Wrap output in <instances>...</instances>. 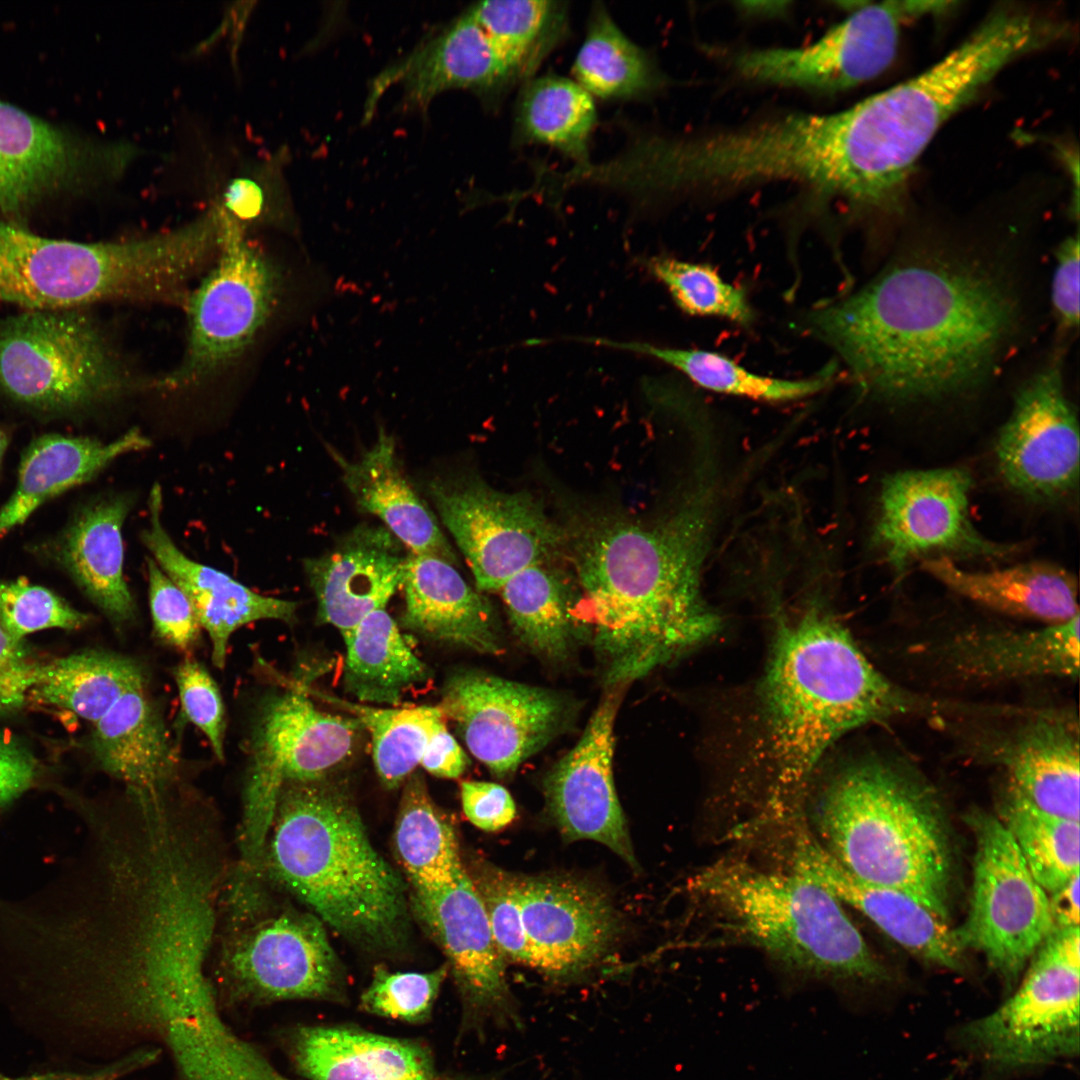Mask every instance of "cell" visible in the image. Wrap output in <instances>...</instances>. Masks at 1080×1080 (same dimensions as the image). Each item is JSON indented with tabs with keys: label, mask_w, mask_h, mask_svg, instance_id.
Listing matches in <instances>:
<instances>
[{
	"label": "cell",
	"mask_w": 1080,
	"mask_h": 1080,
	"mask_svg": "<svg viewBox=\"0 0 1080 1080\" xmlns=\"http://www.w3.org/2000/svg\"><path fill=\"white\" fill-rule=\"evenodd\" d=\"M1017 316L1001 275L930 254L893 264L854 294L818 306L805 325L840 356L863 393L908 403L978 386Z\"/></svg>",
	"instance_id": "obj_1"
},
{
	"label": "cell",
	"mask_w": 1080,
	"mask_h": 1080,
	"mask_svg": "<svg viewBox=\"0 0 1080 1080\" xmlns=\"http://www.w3.org/2000/svg\"><path fill=\"white\" fill-rule=\"evenodd\" d=\"M711 517L704 487L655 524L610 519L566 533L581 589L574 618L592 632L608 688L626 687L718 631L701 591Z\"/></svg>",
	"instance_id": "obj_2"
},
{
	"label": "cell",
	"mask_w": 1080,
	"mask_h": 1080,
	"mask_svg": "<svg viewBox=\"0 0 1080 1080\" xmlns=\"http://www.w3.org/2000/svg\"><path fill=\"white\" fill-rule=\"evenodd\" d=\"M927 704L882 675L823 609L782 620L760 689L754 750L765 773L766 815L798 810L822 756L841 736Z\"/></svg>",
	"instance_id": "obj_3"
},
{
	"label": "cell",
	"mask_w": 1080,
	"mask_h": 1080,
	"mask_svg": "<svg viewBox=\"0 0 1080 1080\" xmlns=\"http://www.w3.org/2000/svg\"><path fill=\"white\" fill-rule=\"evenodd\" d=\"M262 869L274 886L369 950L392 952L407 936L404 883L372 845L342 787L322 779L282 788Z\"/></svg>",
	"instance_id": "obj_4"
},
{
	"label": "cell",
	"mask_w": 1080,
	"mask_h": 1080,
	"mask_svg": "<svg viewBox=\"0 0 1080 1080\" xmlns=\"http://www.w3.org/2000/svg\"><path fill=\"white\" fill-rule=\"evenodd\" d=\"M813 820L851 875L905 892L949 922L952 849L934 790L898 760L869 758L825 787Z\"/></svg>",
	"instance_id": "obj_5"
},
{
	"label": "cell",
	"mask_w": 1080,
	"mask_h": 1080,
	"mask_svg": "<svg viewBox=\"0 0 1080 1080\" xmlns=\"http://www.w3.org/2000/svg\"><path fill=\"white\" fill-rule=\"evenodd\" d=\"M692 888L720 914L723 929L793 970L840 980L887 978L841 902L793 869L720 860L697 873Z\"/></svg>",
	"instance_id": "obj_6"
},
{
	"label": "cell",
	"mask_w": 1080,
	"mask_h": 1080,
	"mask_svg": "<svg viewBox=\"0 0 1080 1080\" xmlns=\"http://www.w3.org/2000/svg\"><path fill=\"white\" fill-rule=\"evenodd\" d=\"M264 874L231 870L221 902L211 979L221 1006L349 1001L344 969L312 913L278 910Z\"/></svg>",
	"instance_id": "obj_7"
},
{
	"label": "cell",
	"mask_w": 1080,
	"mask_h": 1080,
	"mask_svg": "<svg viewBox=\"0 0 1080 1080\" xmlns=\"http://www.w3.org/2000/svg\"><path fill=\"white\" fill-rule=\"evenodd\" d=\"M304 677L289 689L267 695L251 728L248 767L238 836L239 865L262 866L267 837L282 788L324 779L349 758L361 723L318 709Z\"/></svg>",
	"instance_id": "obj_8"
},
{
	"label": "cell",
	"mask_w": 1080,
	"mask_h": 1080,
	"mask_svg": "<svg viewBox=\"0 0 1080 1080\" xmlns=\"http://www.w3.org/2000/svg\"><path fill=\"white\" fill-rule=\"evenodd\" d=\"M126 386L110 344L81 308L25 309L0 320V392L13 401L64 413Z\"/></svg>",
	"instance_id": "obj_9"
},
{
	"label": "cell",
	"mask_w": 1080,
	"mask_h": 1080,
	"mask_svg": "<svg viewBox=\"0 0 1080 1080\" xmlns=\"http://www.w3.org/2000/svg\"><path fill=\"white\" fill-rule=\"evenodd\" d=\"M148 239L83 243L52 239L0 220V302L24 309L147 301L160 280Z\"/></svg>",
	"instance_id": "obj_10"
},
{
	"label": "cell",
	"mask_w": 1080,
	"mask_h": 1080,
	"mask_svg": "<svg viewBox=\"0 0 1080 1080\" xmlns=\"http://www.w3.org/2000/svg\"><path fill=\"white\" fill-rule=\"evenodd\" d=\"M1079 927L1054 929L1022 983L999 1008L969 1023L968 1043L1001 1068L1047 1064L1079 1049Z\"/></svg>",
	"instance_id": "obj_11"
},
{
	"label": "cell",
	"mask_w": 1080,
	"mask_h": 1080,
	"mask_svg": "<svg viewBox=\"0 0 1080 1080\" xmlns=\"http://www.w3.org/2000/svg\"><path fill=\"white\" fill-rule=\"evenodd\" d=\"M220 209L215 264L189 298L187 345L161 382L168 388L198 382L239 357L279 298V273L246 239L240 221Z\"/></svg>",
	"instance_id": "obj_12"
},
{
	"label": "cell",
	"mask_w": 1080,
	"mask_h": 1080,
	"mask_svg": "<svg viewBox=\"0 0 1080 1080\" xmlns=\"http://www.w3.org/2000/svg\"><path fill=\"white\" fill-rule=\"evenodd\" d=\"M967 823L976 842L973 883L967 918L956 935L964 950L981 952L1011 987L1054 930L1049 896L998 817L977 811Z\"/></svg>",
	"instance_id": "obj_13"
},
{
	"label": "cell",
	"mask_w": 1080,
	"mask_h": 1080,
	"mask_svg": "<svg viewBox=\"0 0 1080 1080\" xmlns=\"http://www.w3.org/2000/svg\"><path fill=\"white\" fill-rule=\"evenodd\" d=\"M428 492L478 591H499L520 571L550 561L566 541L528 492H503L471 473L434 478Z\"/></svg>",
	"instance_id": "obj_14"
},
{
	"label": "cell",
	"mask_w": 1080,
	"mask_h": 1080,
	"mask_svg": "<svg viewBox=\"0 0 1080 1080\" xmlns=\"http://www.w3.org/2000/svg\"><path fill=\"white\" fill-rule=\"evenodd\" d=\"M418 919L447 957L460 1000L455 1043L484 1039L491 1028L521 1029L519 1004L506 979L488 915L468 869L462 864L450 877L412 886Z\"/></svg>",
	"instance_id": "obj_15"
},
{
	"label": "cell",
	"mask_w": 1080,
	"mask_h": 1080,
	"mask_svg": "<svg viewBox=\"0 0 1080 1080\" xmlns=\"http://www.w3.org/2000/svg\"><path fill=\"white\" fill-rule=\"evenodd\" d=\"M949 4L885 1L864 6L808 46L737 53L734 69L745 80L759 84L846 90L879 76L891 65L907 24Z\"/></svg>",
	"instance_id": "obj_16"
},
{
	"label": "cell",
	"mask_w": 1080,
	"mask_h": 1080,
	"mask_svg": "<svg viewBox=\"0 0 1080 1080\" xmlns=\"http://www.w3.org/2000/svg\"><path fill=\"white\" fill-rule=\"evenodd\" d=\"M970 474L948 467L900 471L881 484L874 543L898 573L932 552L1002 558L1015 546L983 536L969 514Z\"/></svg>",
	"instance_id": "obj_17"
},
{
	"label": "cell",
	"mask_w": 1080,
	"mask_h": 1080,
	"mask_svg": "<svg viewBox=\"0 0 1080 1080\" xmlns=\"http://www.w3.org/2000/svg\"><path fill=\"white\" fill-rule=\"evenodd\" d=\"M438 706L473 756L499 778L548 744L568 714L552 690L472 669L448 677Z\"/></svg>",
	"instance_id": "obj_18"
},
{
	"label": "cell",
	"mask_w": 1080,
	"mask_h": 1080,
	"mask_svg": "<svg viewBox=\"0 0 1080 1080\" xmlns=\"http://www.w3.org/2000/svg\"><path fill=\"white\" fill-rule=\"evenodd\" d=\"M136 155L129 144L73 135L0 100V214L119 178Z\"/></svg>",
	"instance_id": "obj_19"
},
{
	"label": "cell",
	"mask_w": 1080,
	"mask_h": 1080,
	"mask_svg": "<svg viewBox=\"0 0 1080 1080\" xmlns=\"http://www.w3.org/2000/svg\"><path fill=\"white\" fill-rule=\"evenodd\" d=\"M1079 448L1078 421L1060 369L1049 366L1016 394L995 446L998 472L1016 494L1056 503L1077 489Z\"/></svg>",
	"instance_id": "obj_20"
},
{
	"label": "cell",
	"mask_w": 1080,
	"mask_h": 1080,
	"mask_svg": "<svg viewBox=\"0 0 1080 1080\" xmlns=\"http://www.w3.org/2000/svg\"><path fill=\"white\" fill-rule=\"evenodd\" d=\"M515 881L530 968L555 982L576 980L616 943L621 920L609 898L592 884L516 874Z\"/></svg>",
	"instance_id": "obj_21"
},
{
	"label": "cell",
	"mask_w": 1080,
	"mask_h": 1080,
	"mask_svg": "<svg viewBox=\"0 0 1080 1080\" xmlns=\"http://www.w3.org/2000/svg\"><path fill=\"white\" fill-rule=\"evenodd\" d=\"M624 688H608L579 741L546 776L544 791L550 815L566 839L599 842L637 869L612 769Z\"/></svg>",
	"instance_id": "obj_22"
},
{
	"label": "cell",
	"mask_w": 1080,
	"mask_h": 1080,
	"mask_svg": "<svg viewBox=\"0 0 1080 1080\" xmlns=\"http://www.w3.org/2000/svg\"><path fill=\"white\" fill-rule=\"evenodd\" d=\"M924 653L945 676L974 683L1076 678L1079 615L1037 629L972 627L930 643Z\"/></svg>",
	"instance_id": "obj_23"
},
{
	"label": "cell",
	"mask_w": 1080,
	"mask_h": 1080,
	"mask_svg": "<svg viewBox=\"0 0 1080 1080\" xmlns=\"http://www.w3.org/2000/svg\"><path fill=\"white\" fill-rule=\"evenodd\" d=\"M409 554L386 528L355 527L326 552L303 561L317 600V618L343 636L385 608L402 585Z\"/></svg>",
	"instance_id": "obj_24"
},
{
	"label": "cell",
	"mask_w": 1080,
	"mask_h": 1080,
	"mask_svg": "<svg viewBox=\"0 0 1080 1080\" xmlns=\"http://www.w3.org/2000/svg\"><path fill=\"white\" fill-rule=\"evenodd\" d=\"M792 869L860 911L920 960L949 970L962 969L965 950L947 921L905 892L854 877L811 835L800 833L796 838Z\"/></svg>",
	"instance_id": "obj_25"
},
{
	"label": "cell",
	"mask_w": 1080,
	"mask_h": 1080,
	"mask_svg": "<svg viewBox=\"0 0 1080 1080\" xmlns=\"http://www.w3.org/2000/svg\"><path fill=\"white\" fill-rule=\"evenodd\" d=\"M281 1046L307 1080H431L439 1070L426 1041L352 1024H296L281 1033Z\"/></svg>",
	"instance_id": "obj_26"
},
{
	"label": "cell",
	"mask_w": 1080,
	"mask_h": 1080,
	"mask_svg": "<svg viewBox=\"0 0 1080 1080\" xmlns=\"http://www.w3.org/2000/svg\"><path fill=\"white\" fill-rule=\"evenodd\" d=\"M162 501V489L156 483L148 501L149 525L141 539L155 562L190 600L209 635L215 667H225L230 637L239 628L260 620L296 621L297 602L256 593L230 575L186 556L163 526Z\"/></svg>",
	"instance_id": "obj_27"
},
{
	"label": "cell",
	"mask_w": 1080,
	"mask_h": 1080,
	"mask_svg": "<svg viewBox=\"0 0 1080 1080\" xmlns=\"http://www.w3.org/2000/svg\"><path fill=\"white\" fill-rule=\"evenodd\" d=\"M985 754L1037 808L1079 821V723L1071 710L1032 712Z\"/></svg>",
	"instance_id": "obj_28"
},
{
	"label": "cell",
	"mask_w": 1080,
	"mask_h": 1080,
	"mask_svg": "<svg viewBox=\"0 0 1080 1080\" xmlns=\"http://www.w3.org/2000/svg\"><path fill=\"white\" fill-rule=\"evenodd\" d=\"M91 749L100 768L128 794L157 796L185 784L178 752L147 683L128 690L94 723Z\"/></svg>",
	"instance_id": "obj_29"
},
{
	"label": "cell",
	"mask_w": 1080,
	"mask_h": 1080,
	"mask_svg": "<svg viewBox=\"0 0 1080 1080\" xmlns=\"http://www.w3.org/2000/svg\"><path fill=\"white\" fill-rule=\"evenodd\" d=\"M402 586L406 628L430 640L481 654L502 651L491 603L467 584L452 563L410 553Z\"/></svg>",
	"instance_id": "obj_30"
},
{
	"label": "cell",
	"mask_w": 1080,
	"mask_h": 1080,
	"mask_svg": "<svg viewBox=\"0 0 1080 1080\" xmlns=\"http://www.w3.org/2000/svg\"><path fill=\"white\" fill-rule=\"evenodd\" d=\"M328 451L361 510L382 520L411 553L455 563L456 557L435 515L407 480L394 438L385 429H379L376 442L356 460L344 458L331 447Z\"/></svg>",
	"instance_id": "obj_31"
},
{
	"label": "cell",
	"mask_w": 1080,
	"mask_h": 1080,
	"mask_svg": "<svg viewBox=\"0 0 1080 1080\" xmlns=\"http://www.w3.org/2000/svg\"><path fill=\"white\" fill-rule=\"evenodd\" d=\"M921 569L953 592L1003 614L1043 625L1064 623L1079 615L1076 578L1052 563L970 571L940 555L922 560Z\"/></svg>",
	"instance_id": "obj_32"
},
{
	"label": "cell",
	"mask_w": 1080,
	"mask_h": 1080,
	"mask_svg": "<svg viewBox=\"0 0 1080 1080\" xmlns=\"http://www.w3.org/2000/svg\"><path fill=\"white\" fill-rule=\"evenodd\" d=\"M392 75L384 81H402L408 102L418 106L451 88L491 92L517 81L469 10L417 49Z\"/></svg>",
	"instance_id": "obj_33"
},
{
	"label": "cell",
	"mask_w": 1080,
	"mask_h": 1080,
	"mask_svg": "<svg viewBox=\"0 0 1080 1080\" xmlns=\"http://www.w3.org/2000/svg\"><path fill=\"white\" fill-rule=\"evenodd\" d=\"M131 505L128 496L89 505L67 529L59 552L80 589L118 627L136 616V604L123 574L122 527Z\"/></svg>",
	"instance_id": "obj_34"
},
{
	"label": "cell",
	"mask_w": 1080,
	"mask_h": 1080,
	"mask_svg": "<svg viewBox=\"0 0 1080 1080\" xmlns=\"http://www.w3.org/2000/svg\"><path fill=\"white\" fill-rule=\"evenodd\" d=\"M150 445L136 428L109 443L59 434L37 438L25 450L16 489L0 510V536L47 500L89 481L117 457Z\"/></svg>",
	"instance_id": "obj_35"
},
{
	"label": "cell",
	"mask_w": 1080,
	"mask_h": 1080,
	"mask_svg": "<svg viewBox=\"0 0 1080 1080\" xmlns=\"http://www.w3.org/2000/svg\"><path fill=\"white\" fill-rule=\"evenodd\" d=\"M342 637L343 687L362 704L399 707L410 691L430 679V669L384 608L369 613Z\"/></svg>",
	"instance_id": "obj_36"
},
{
	"label": "cell",
	"mask_w": 1080,
	"mask_h": 1080,
	"mask_svg": "<svg viewBox=\"0 0 1080 1080\" xmlns=\"http://www.w3.org/2000/svg\"><path fill=\"white\" fill-rule=\"evenodd\" d=\"M144 683L146 672L135 659L86 650L41 663L28 703L60 707L95 723L123 694Z\"/></svg>",
	"instance_id": "obj_37"
},
{
	"label": "cell",
	"mask_w": 1080,
	"mask_h": 1080,
	"mask_svg": "<svg viewBox=\"0 0 1080 1080\" xmlns=\"http://www.w3.org/2000/svg\"><path fill=\"white\" fill-rule=\"evenodd\" d=\"M575 341L657 359L687 376L698 386L728 395L766 402H789L810 397L826 388L835 366L802 379H781L755 374L732 359L707 350L655 346L648 342L581 337Z\"/></svg>",
	"instance_id": "obj_38"
},
{
	"label": "cell",
	"mask_w": 1080,
	"mask_h": 1080,
	"mask_svg": "<svg viewBox=\"0 0 1080 1080\" xmlns=\"http://www.w3.org/2000/svg\"><path fill=\"white\" fill-rule=\"evenodd\" d=\"M512 628L532 652L550 660L568 655L572 642L573 596L566 576L549 561L511 577L499 590Z\"/></svg>",
	"instance_id": "obj_39"
},
{
	"label": "cell",
	"mask_w": 1080,
	"mask_h": 1080,
	"mask_svg": "<svg viewBox=\"0 0 1080 1080\" xmlns=\"http://www.w3.org/2000/svg\"><path fill=\"white\" fill-rule=\"evenodd\" d=\"M574 74L590 95L603 99L641 98L663 84L652 59L622 32L601 3L592 8Z\"/></svg>",
	"instance_id": "obj_40"
},
{
	"label": "cell",
	"mask_w": 1080,
	"mask_h": 1080,
	"mask_svg": "<svg viewBox=\"0 0 1080 1080\" xmlns=\"http://www.w3.org/2000/svg\"><path fill=\"white\" fill-rule=\"evenodd\" d=\"M596 123L591 95L577 82L546 75L528 81L516 107L518 135L550 146L582 163L588 161V142Z\"/></svg>",
	"instance_id": "obj_41"
},
{
	"label": "cell",
	"mask_w": 1080,
	"mask_h": 1080,
	"mask_svg": "<svg viewBox=\"0 0 1080 1080\" xmlns=\"http://www.w3.org/2000/svg\"><path fill=\"white\" fill-rule=\"evenodd\" d=\"M404 783L394 830L398 861L412 886L447 879L463 864L454 827L421 773L414 771Z\"/></svg>",
	"instance_id": "obj_42"
},
{
	"label": "cell",
	"mask_w": 1080,
	"mask_h": 1080,
	"mask_svg": "<svg viewBox=\"0 0 1080 1080\" xmlns=\"http://www.w3.org/2000/svg\"><path fill=\"white\" fill-rule=\"evenodd\" d=\"M517 80L533 74L568 30L565 2L493 0L469 9Z\"/></svg>",
	"instance_id": "obj_43"
},
{
	"label": "cell",
	"mask_w": 1080,
	"mask_h": 1080,
	"mask_svg": "<svg viewBox=\"0 0 1080 1080\" xmlns=\"http://www.w3.org/2000/svg\"><path fill=\"white\" fill-rule=\"evenodd\" d=\"M998 818L1047 894L1079 874V821L1040 810L1009 784L1001 796Z\"/></svg>",
	"instance_id": "obj_44"
},
{
	"label": "cell",
	"mask_w": 1080,
	"mask_h": 1080,
	"mask_svg": "<svg viewBox=\"0 0 1080 1080\" xmlns=\"http://www.w3.org/2000/svg\"><path fill=\"white\" fill-rule=\"evenodd\" d=\"M323 697L350 711L368 730L377 775L389 789L414 772L430 735L446 720L438 705L381 707Z\"/></svg>",
	"instance_id": "obj_45"
},
{
	"label": "cell",
	"mask_w": 1080,
	"mask_h": 1080,
	"mask_svg": "<svg viewBox=\"0 0 1080 1080\" xmlns=\"http://www.w3.org/2000/svg\"><path fill=\"white\" fill-rule=\"evenodd\" d=\"M644 266L666 287L683 312L718 317L744 326L754 321L745 290L724 281L710 265L653 256L645 260Z\"/></svg>",
	"instance_id": "obj_46"
},
{
	"label": "cell",
	"mask_w": 1080,
	"mask_h": 1080,
	"mask_svg": "<svg viewBox=\"0 0 1080 1080\" xmlns=\"http://www.w3.org/2000/svg\"><path fill=\"white\" fill-rule=\"evenodd\" d=\"M448 975L446 963L426 972H395L378 965L360 995L358 1008L375 1017L424 1025L432 1019Z\"/></svg>",
	"instance_id": "obj_47"
},
{
	"label": "cell",
	"mask_w": 1080,
	"mask_h": 1080,
	"mask_svg": "<svg viewBox=\"0 0 1080 1080\" xmlns=\"http://www.w3.org/2000/svg\"><path fill=\"white\" fill-rule=\"evenodd\" d=\"M481 896L495 945L506 961L530 967L531 953L521 917L515 874L481 863L468 870Z\"/></svg>",
	"instance_id": "obj_48"
},
{
	"label": "cell",
	"mask_w": 1080,
	"mask_h": 1080,
	"mask_svg": "<svg viewBox=\"0 0 1080 1080\" xmlns=\"http://www.w3.org/2000/svg\"><path fill=\"white\" fill-rule=\"evenodd\" d=\"M89 620V614L25 578L0 583V626L17 640L49 628L79 629Z\"/></svg>",
	"instance_id": "obj_49"
},
{
	"label": "cell",
	"mask_w": 1080,
	"mask_h": 1080,
	"mask_svg": "<svg viewBox=\"0 0 1080 1080\" xmlns=\"http://www.w3.org/2000/svg\"><path fill=\"white\" fill-rule=\"evenodd\" d=\"M147 570L154 636L178 651H191L202 627L190 600L153 558H147Z\"/></svg>",
	"instance_id": "obj_50"
},
{
	"label": "cell",
	"mask_w": 1080,
	"mask_h": 1080,
	"mask_svg": "<svg viewBox=\"0 0 1080 1080\" xmlns=\"http://www.w3.org/2000/svg\"><path fill=\"white\" fill-rule=\"evenodd\" d=\"M183 715L200 729L219 761L225 759V709L220 689L206 667L191 658L172 671Z\"/></svg>",
	"instance_id": "obj_51"
},
{
	"label": "cell",
	"mask_w": 1080,
	"mask_h": 1080,
	"mask_svg": "<svg viewBox=\"0 0 1080 1080\" xmlns=\"http://www.w3.org/2000/svg\"><path fill=\"white\" fill-rule=\"evenodd\" d=\"M40 665L23 640L0 626V715L17 712L28 703Z\"/></svg>",
	"instance_id": "obj_52"
},
{
	"label": "cell",
	"mask_w": 1080,
	"mask_h": 1080,
	"mask_svg": "<svg viewBox=\"0 0 1080 1080\" xmlns=\"http://www.w3.org/2000/svg\"><path fill=\"white\" fill-rule=\"evenodd\" d=\"M462 809L477 828L494 832L509 825L516 815L513 798L503 786L486 781L469 780L460 784Z\"/></svg>",
	"instance_id": "obj_53"
},
{
	"label": "cell",
	"mask_w": 1080,
	"mask_h": 1080,
	"mask_svg": "<svg viewBox=\"0 0 1080 1080\" xmlns=\"http://www.w3.org/2000/svg\"><path fill=\"white\" fill-rule=\"evenodd\" d=\"M1079 238L1070 236L1057 251L1052 280V303L1059 322L1067 329L1079 323Z\"/></svg>",
	"instance_id": "obj_54"
},
{
	"label": "cell",
	"mask_w": 1080,
	"mask_h": 1080,
	"mask_svg": "<svg viewBox=\"0 0 1080 1080\" xmlns=\"http://www.w3.org/2000/svg\"><path fill=\"white\" fill-rule=\"evenodd\" d=\"M38 768L37 760L23 744L0 732V807L34 784Z\"/></svg>",
	"instance_id": "obj_55"
},
{
	"label": "cell",
	"mask_w": 1080,
	"mask_h": 1080,
	"mask_svg": "<svg viewBox=\"0 0 1080 1080\" xmlns=\"http://www.w3.org/2000/svg\"><path fill=\"white\" fill-rule=\"evenodd\" d=\"M468 763L467 755L442 722L430 735L420 765L434 776L457 778Z\"/></svg>",
	"instance_id": "obj_56"
},
{
	"label": "cell",
	"mask_w": 1080,
	"mask_h": 1080,
	"mask_svg": "<svg viewBox=\"0 0 1080 1080\" xmlns=\"http://www.w3.org/2000/svg\"><path fill=\"white\" fill-rule=\"evenodd\" d=\"M140 1065H143L142 1058L134 1053L118 1062L92 1071L53 1070L14 1076L0 1072V1080H115Z\"/></svg>",
	"instance_id": "obj_57"
},
{
	"label": "cell",
	"mask_w": 1080,
	"mask_h": 1080,
	"mask_svg": "<svg viewBox=\"0 0 1080 1080\" xmlns=\"http://www.w3.org/2000/svg\"><path fill=\"white\" fill-rule=\"evenodd\" d=\"M1050 895L1049 908L1054 929L1079 927V874Z\"/></svg>",
	"instance_id": "obj_58"
},
{
	"label": "cell",
	"mask_w": 1080,
	"mask_h": 1080,
	"mask_svg": "<svg viewBox=\"0 0 1080 1080\" xmlns=\"http://www.w3.org/2000/svg\"><path fill=\"white\" fill-rule=\"evenodd\" d=\"M431 1080H503L496 1073L471 1074L438 1070Z\"/></svg>",
	"instance_id": "obj_59"
},
{
	"label": "cell",
	"mask_w": 1080,
	"mask_h": 1080,
	"mask_svg": "<svg viewBox=\"0 0 1080 1080\" xmlns=\"http://www.w3.org/2000/svg\"><path fill=\"white\" fill-rule=\"evenodd\" d=\"M6 447H7V437L4 434V432H2L0 430V461H1L2 457H3V454L5 452Z\"/></svg>",
	"instance_id": "obj_60"
},
{
	"label": "cell",
	"mask_w": 1080,
	"mask_h": 1080,
	"mask_svg": "<svg viewBox=\"0 0 1080 1080\" xmlns=\"http://www.w3.org/2000/svg\"><path fill=\"white\" fill-rule=\"evenodd\" d=\"M613 158H614V157H613ZM612 160H613V159H612ZM612 160H611V162H612ZM610 167H611V163H610ZM610 167H609V174H610ZM610 179H611V174H610ZM611 182H612V179H611ZM612 185H613V182H612ZM613 186H614V185H613ZM614 188H615V186H614ZM615 189H616V188H615ZM616 190H617V189H616ZM617 191H618V190H617ZM618 192H619V191H618Z\"/></svg>",
	"instance_id": "obj_61"
}]
</instances>
